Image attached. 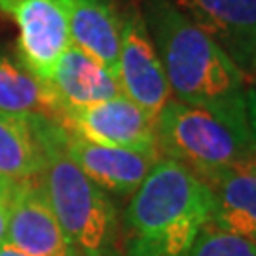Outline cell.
I'll list each match as a JSON object with an SVG mask.
<instances>
[{"instance_id":"obj_4","label":"cell","mask_w":256,"mask_h":256,"mask_svg":"<svg viewBox=\"0 0 256 256\" xmlns=\"http://www.w3.org/2000/svg\"><path fill=\"white\" fill-rule=\"evenodd\" d=\"M156 140L160 156L184 165L200 178L226 167L256 164L248 124L176 99L158 114Z\"/></svg>"},{"instance_id":"obj_16","label":"cell","mask_w":256,"mask_h":256,"mask_svg":"<svg viewBox=\"0 0 256 256\" xmlns=\"http://www.w3.org/2000/svg\"><path fill=\"white\" fill-rule=\"evenodd\" d=\"M186 256H256V241L207 222Z\"/></svg>"},{"instance_id":"obj_19","label":"cell","mask_w":256,"mask_h":256,"mask_svg":"<svg viewBox=\"0 0 256 256\" xmlns=\"http://www.w3.org/2000/svg\"><path fill=\"white\" fill-rule=\"evenodd\" d=\"M0 256H28L21 250H16V248L8 247V245H0Z\"/></svg>"},{"instance_id":"obj_18","label":"cell","mask_w":256,"mask_h":256,"mask_svg":"<svg viewBox=\"0 0 256 256\" xmlns=\"http://www.w3.org/2000/svg\"><path fill=\"white\" fill-rule=\"evenodd\" d=\"M245 104H247V118H248V128L252 133L256 144V80L247 84V92H245Z\"/></svg>"},{"instance_id":"obj_6","label":"cell","mask_w":256,"mask_h":256,"mask_svg":"<svg viewBox=\"0 0 256 256\" xmlns=\"http://www.w3.org/2000/svg\"><path fill=\"white\" fill-rule=\"evenodd\" d=\"M122 18L116 80L122 95L156 120L165 104L173 99V93L140 8L129 6Z\"/></svg>"},{"instance_id":"obj_14","label":"cell","mask_w":256,"mask_h":256,"mask_svg":"<svg viewBox=\"0 0 256 256\" xmlns=\"http://www.w3.org/2000/svg\"><path fill=\"white\" fill-rule=\"evenodd\" d=\"M0 112L10 116H46L59 122V104L46 82L19 59L0 52Z\"/></svg>"},{"instance_id":"obj_15","label":"cell","mask_w":256,"mask_h":256,"mask_svg":"<svg viewBox=\"0 0 256 256\" xmlns=\"http://www.w3.org/2000/svg\"><path fill=\"white\" fill-rule=\"evenodd\" d=\"M42 165L30 120L0 112V178L12 182L38 178Z\"/></svg>"},{"instance_id":"obj_1","label":"cell","mask_w":256,"mask_h":256,"mask_svg":"<svg viewBox=\"0 0 256 256\" xmlns=\"http://www.w3.org/2000/svg\"><path fill=\"white\" fill-rule=\"evenodd\" d=\"M142 18L164 64L173 99L248 124L247 80L173 0H142Z\"/></svg>"},{"instance_id":"obj_3","label":"cell","mask_w":256,"mask_h":256,"mask_svg":"<svg viewBox=\"0 0 256 256\" xmlns=\"http://www.w3.org/2000/svg\"><path fill=\"white\" fill-rule=\"evenodd\" d=\"M40 150V182L59 226L78 256H124L122 222L114 202L64 154V128L54 118L28 116Z\"/></svg>"},{"instance_id":"obj_12","label":"cell","mask_w":256,"mask_h":256,"mask_svg":"<svg viewBox=\"0 0 256 256\" xmlns=\"http://www.w3.org/2000/svg\"><path fill=\"white\" fill-rule=\"evenodd\" d=\"M202 180L214 200L210 222L256 241V164L226 167Z\"/></svg>"},{"instance_id":"obj_9","label":"cell","mask_w":256,"mask_h":256,"mask_svg":"<svg viewBox=\"0 0 256 256\" xmlns=\"http://www.w3.org/2000/svg\"><path fill=\"white\" fill-rule=\"evenodd\" d=\"M2 245L28 256H78L59 226L40 176L12 186L8 228Z\"/></svg>"},{"instance_id":"obj_8","label":"cell","mask_w":256,"mask_h":256,"mask_svg":"<svg viewBox=\"0 0 256 256\" xmlns=\"http://www.w3.org/2000/svg\"><path fill=\"white\" fill-rule=\"evenodd\" d=\"M59 124L74 135L102 146L160 154L156 140V120L129 101L126 95L64 112Z\"/></svg>"},{"instance_id":"obj_13","label":"cell","mask_w":256,"mask_h":256,"mask_svg":"<svg viewBox=\"0 0 256 256\" xmlns=\"http://www.w3.org/2000/svg\"><path fill=\"white\" fill-rule=\"evenodd\" d=\"M122 23L124 18L116 0H72L70 44L116 76Z\"/></svg>"},{"instance_id":"obj_2","label":"cell","mask_w":256,"mask_h":256,"mask_svg":"<svg viewBox=\"0 0 256 256\" xmlns=\"http://www.w3.org/2000/svg\"><path fill=\"white\" fill-rule=\"evenodd\" d=\"M214 200L198 174L160 158L122 216L124 256H186L210 222Z\"/></svg>"},{"instance_id":"obj_7","label":"cell","mask_w":256,"mask_h":256,"mask_svg":"<svg viewBox=\"0 0 256 256\" xmlns=\"http://www.w3.org/2000/svg\"><path fill=\"white\" fill-rule=\"evenodd\" d=\"M228 55L248 84L256 80V0H173Z\"/></svg>"},{"instance_id":"obj_5","label":"cell","mask_w":256,"mask_h":256,"mask_svg":"<svg viewBox=\"0 0 256 256\" xmlns=\"http://www.w3.org/2000/svg\"><path fill=\"white\" fill-rule=\"evenodd\" d=\"M72 0H0V12L19 28V61L42 82L70 46Z\"/></svg>"},{"instance_id":"obj_11","label":"cell","mask_w":256,"mask_h":256,"mask_svg":"<svg viewBox=\"0 0 256 256\" xmlns=\"http://www.w3.org/2000/svg\"><path fill=\"white\" fill-rule=\"evenodd\" d=\"M48 86L59 104V118L64 112L86 108L122 95L114 72L72 44L55 63Z\"/></svg>"},{"instance_id":"obj_10","label":"cell","mask_w":256,"mask_h":256,"mask_svg":"<svg viewBox=\"0 0 256 256\" xmlns=\"http://www.w3.org/2000/svg\"><path fill=\"white\" fill-rule=\"evenodd\" d=\"M64 154L92 182L106 194L131 198L150 173L154 164L162 158L152 152H137L128 148L102 146L92 140L63 131L61 138Z\"/></svg>"},{"instance_id":"obj_17","label":"cell","mask_w":256,"mask_h":256,"mask_svg":"<svg viewBox=\"0 0 256 256\" xmlns=\"http://www.w3.org/2000/svg\"><path fill=\"white\" fill-rule=\"evenodd\" d=\"M12 180H2L0 178V245L6 238V228H8L10 216V196H12Z\"/></svg>"}]
</instances>
